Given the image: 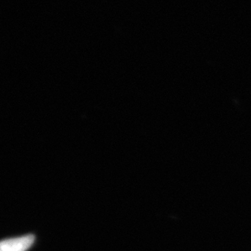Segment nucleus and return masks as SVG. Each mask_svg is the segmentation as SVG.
Segmentation results:
<instances>
[{
    "mask_svg": "<svg viewBox=\"0 0 251 251\" xmlns=\"http://www.w3.org/2000/svg\"><path fill=\"white\" fill-rule=\"evenodd\" d=\"M34 239V236L29 234L3 240L0 244V251H27L32 247Z\"/></svg>",
    "mask_w": 251,
    "mask_h": 251,
    "instance_id": "obj_1",
    "label": "nucleus"
}]
</instances>
